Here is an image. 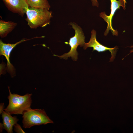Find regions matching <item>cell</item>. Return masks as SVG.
Masks as SVG:
<instances>
[{"label": "cell", "mask_w": 133, "mask_h": 133, "mask_svg": "<svg viewBox=\"0 0 133 133\" xmlns=\"http://www.w3.org/2000/svg\"><path fill=\"white\" fill-rule=\"evenodd\" d=\"M9 92L8 99V105L4 111L11 114L23 115L24 112L30 108L32 103V94L27 93L23 96L12 94L8 86Z\"/></svg>", "instance_id": "1"}, {"label": "cell", "mask_w": 133, "mask_h": 133, "mask_svg": "<svg viewBox=\"0 0 133 133\" xmlns=\"http://www.w3.org/2000/svg\"><path fill=\"white\" fill-rule=\"evenodd\" d=\"M52 12L45 8L29 7L26 14L28 25L31 29L43 27L50 24Z\"/></svg>", "instance_id": "2"}, {"label": "cell", "mask_w": 133, "mask_h": 133, "mask_svg": "<svg viewBox=\"0 0 133 133\" xmlns=\"http://www.w3.org/2000/svg\"><path fill=\"white\" fill-rule=\"evenodd\" d=\"M23 126L30 128L35 125L53 123L43 109H32L31 108L24 112L23 115Z\"/></svg>", "instance_id": "3"}, {"label": "cell", "mask_w": 133, "mask_h": 133, "mask_svg": "<svg viewBox=\"0 0 133 133\" xmlns=\"http://www.w3.org/2000/svg\"><path fill=\"white\" fill-rule=\"evenodd\" d=\"M75 32L74 36L70 38L69 42L67 44L70 46L71 49L68 53L64 54L62 55L58 56L54 54L53 56L59 57L60 59H67L68 57H71L74 61H76L78 59V53L77 49L78 47H83L84 44L85 36L82 29L75 22L70 23Z\"/></svg>", "instance_id": "4"}, {"label": "cell", "mask_w": 133, "mask_h": 133, "mask_svg": "<svg viewBox=\"0 0 133 133\" xmlns=\"http://www.w3.org/2000/svg\"><path fill=\"white\" fill-rule=\"evenodd\" d=\"M111 2V12L110 15H106L105 12H103L100 14V16L102 18L107 24V29L104 33V35L106 36L108 34L109 31L110 30L113 35L117 36L118 32L114 29L113 28L112 20L113 16L116 10L122 7L123 9H126L125 3L127 2L125 0H110Z\"/></svg>", "instance_id": "5"}, {"label": "cell", "mask_w": 133, "mask_h": 133, "mask_svg": "<svg viewBox=\"0 0 133 133\" xmlns=\"http://www.w3.org/2000/svg\"><path fill=\"white\" fill-rule=\"evenodd\" d=\"M39 38L36 37L30 39H23L15 44H6L3 42L1 40H0V55L4 56L7 61L6 67L7 70L10 74L12 77L15 76V69L13 65L10 62L9 60L10 53L13 49L17 45L24 41L32 39L34 38Z\"/></svg>", "instance_id": "6"}, {"label": "cell", "mask_w": 133, "mask_h": 133, "mask_svg": "<svg viewBox=\"0 0 133 133\" xmlns=\"http://www.w3.org/2000/svg\"><path fill=\"white\" fill-rule=\"evenodd\" d=\"M91 33L90 40L88 43H85L83 46V49L85 50L88 47H91L93 48V51L96 50L99 52L109 50L111 54L110 62L113 61L115 58L118 47L116 46L114 48H110L104 46L97 41L96 38V32L95 30H93L91 31Z\"/></svg>", "instance_id": "7"}, {"label": "cell", "mask_w": 133, "mask_h": 133, "mask_svg": "<svg viewBox=\"0 0 133 133\" xmlns=\"http://www.w3.org/2000/svg\"><path fill=\"white\" fill-rule=\"evenodd\" d=\"M9 10L23 16L29 7L24 0H2Z\"/></svg>", "instance_id": "8"}, {"label": "cell", "mask_w": 133, "mask_h": 133, "mask_svg": "<svg viewBox=\"0 0 133 133\" xmlns=\"http://www.w3.org/2000/svg\"><path fill=\"white\" fill-rule=\"evenodd\" d=\"M3 119L2 125L3 129L8 133H12L13 127L19 120L16 116H12L10 114L3 110L1 113Z\"/></svg>", "instance_id": "9"}, {"label": "cell", "mask_w": 133, "mask_h": 133, "mask_svg": "<svg viewBox=\"0 0 133 133\" xmlns=\"http://www.w3.org/2000/svg\"><path fill=\"white\" fill-rule=\"evenodd\" d=\"M17 24L11 21H0V36L1 38L6 36L17 25Z\"/></svg>", "instance_id": "10"}, {"label": "cell", "mask_w": 133, "mask_h": 133, "mask_svg": "<svg viewBox=\"0 0 133 133\" xmlns=\"http://www.w3.org/2000/svg\"><path fill=\"white\" fill-rule=\"evenodd\" d=\"M29 7L45 8L49 10L50 6L47 0H26Z\"/></svg>", "instance_id": "11"}, {"label": "cell", "mask_w": 133, "mask_h": 133, "mask_svg": "<svg viewBox=\"0 0 133 133\" xmlns=\"http://www.w3.org/2000/svg\"><path fill=\"white\" fill-rule=\"evenodd\" d=\"M14 131L17 133H25L20 125L17 123L14 125Z\"/></svg>", "instance_id": "12"}, {"label": "cell", "mask_w": 133, "mask_h": 133, "mask_svg": "<svg viewBox=\"0 0 133 133\" xmlns=\"http://www.w3.org/2000/svg\"><path fill=\"white\" fill-rule=\"evenodd\" d=\"M91 1L93 6H95L98 7L99 3L97 0H90Z\"/></svg>", "instance_id": "13"}, {"label": "cell", "mask_w": 133, "mask_h": 133, "mask_svg": "<svg viewBox=\"0 0 133 133\" xmlns=\"http://www.w3.org/2000/svg\"><path fill=\"white\" fill-rule=\"evenodd\" d=\"M4 103H1L0 104V113L1 114L2 111L4 110Z\"/></svg>", "instance_id": "14"}, {"label": "cell", "mask_w": 133, "mask_h": 133, "mask_svg": "<svg viewBox=\"0 0 133 133\" xmlns=\"http://www.w3.org/2000/svg\"><path fill=\"white\" fill-rule=\"evenodd\" d=\"M0 132H2L3 129L2 124L0 123Z\"/></svg>", "instance_id": "15"}, {"label": "cell", "mask_w": 133, "mask_h": 133, "mask_svg": "<svg viewBox=\"0 0 133 133\" xmlns=\"http://www.w3.org/2000/svg\"><path fill=\"white\" fill-rule=\"evenodd\" d=\"M131 48H133V45L131 46ZM133 52V49L131 50L130 51V53Z\"/></svg>", "instance_id": "16"}, {"label": "cell", "mask_w": 133, "mask_h": 133, "mask_svg": "<svg viewBox=\"0 0 133 133\" xmlns=\"http://www.w3.org/2000/svg\"><path fill=\"white\" fill-rule=\"evenodd\" d=\"M25 0V1H26V0Z\"/></svg>", "instance_id": "17"}]
</instances>
